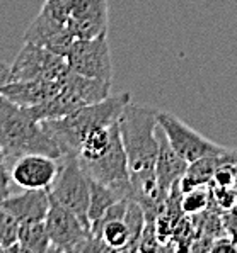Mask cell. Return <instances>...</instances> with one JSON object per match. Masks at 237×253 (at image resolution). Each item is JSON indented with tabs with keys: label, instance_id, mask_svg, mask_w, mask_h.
Here are the masks:
<instances>
[{
	"label": "cell",
	"instance_id": "1",
	"mask_svg": "<svg viewBox=\"0 0 237 253\" xmlns=\"http://www.w3.org/2000/svg\"><path fill=\"white\" fill-rule=\"evenodd\" d=\"M130 92L110 95L96 104L80 107L79 111L61 119L41 121V124L60 148L61 157H77L85 136L99 127L116 123L125 106L130 102Z\"/></svg>",
	"mask_w": 237,
	"mask_h": 253
},
{
	"label": "cell",
	"instance_id": "2",
	"mask_svg": "<svg viewBox=\"0 0 237 253\" xmlns=\"http://www.w3.org/2000/svg\"><path fill=\"white\" fill-rule=\"evenodd\" d=\"M0 146L7 165L29 153L61 158L60 148L46 133L41 121L34 119L28 109L3 95H0Z\"/></svg>",
	"mask_w": 237,
	"mask_h": 253
},
{
	"label": "cell",
	"instance_id": "3",
	"mask_svg": "<svg viewBox=\"0 0 237 253\" xmlns=\"http://www.w3.org/2000/svg\"><path fill=\"white\" fill-rule=\"evenodd\" d=\"M118 124L128 160L130 180L154 175L159 153L157 111L128 102Z\"/></svg>",
	"mask_w": 237,
	"mask_h": 253
},
{
	"label": "cell",
	"instance_id": "4",
	"mask_svg": "<svg viewBox=\"0 0 237 253\" xmlns=\"http://www.w3.org/2000/svg\"><path fill=\"white\" fill-rule=\"evenodd\" d=\"M110 90L111 82L91 79V77L79 75V73L68 70L60 79V90L53 99H50L41 106L26 109L38 121L61 119L79 111L80 107L104 100L106 97H110Z\"/></svg>",
	"mask_w": 237,
	"mask_h": 253
},
{
	"label": "cell",
	"instance_id": "5",
	"mask_svg": "<svg viewBox=\"0 0 237 253\" xmlns=\"http://www.w3.org/2000/svg\"><path fill=\"white\" fill-rule=\"evenodd\" d=\"M50 197L53 202L72 211L85 226L91 228V221H89L91 182L77 157L60 158V169L50 189Z\"/></svg>",
	"mask_w": 237,
	"mask_h": 253
},
{
	"label": "cell",
	"instance_id": "6",
	"mask_svg": "<svg viewBox=\"0 0 237 253\" xmlns=\"http://www.w3.org/2000/svg\"><path fill=\"white\" fill-rule=\"evenodd\" d=\"M70 72L99 80H113L111 49L108 33L92 40H73L65 53Z\"/></svg>",
	"mask_w": 237,
	"mask_h": 253
},
{
	"label": "cell",
	"instance_id": "7",
	"mask_svg": "<svg viewBox=\"0 0 237 253\" xmlns=\"http://www.w3.org/2000/svg\"><path fill=\"white\" fill-rule=\"evenodd\" d=\"M10 70L12 80H58L70 68L63 54L24 42L14 63L10 65Z\"/></svg>",
	"mask_w": 237,
	"mask_h": 253
},
{
	"label": "cell",
	"instance_id": "8",
	"mask_svg": "<svg viewBox=\"0 0 237 253\" xmlns=\"http://www.w3.org/2000/svg\"><path fill=\"white\" fill-rule=\"evenodd\" d=\"M53 252H82L87 240L91 238V228L72 211L52 201L50 211L45 219Z\"/></svg>",
	"mask_w": 237,
	"mask_h": 253
},
{
	"label": "cell",
	"instance_id": "9",
	"mask_svg": "<svg viewBox=\"0 0 237 253\" xmlns=\"http://www.w3.org/2000/svg\"><path fill=\"white\" fill-rule=\"evenodd\" d=\"M157 123L168 136L171 146L188 163L200 160V158L207 157L210 153H215V151L224 148L210 141L203 134H200L198 131L189 127L188 124L178 119L176 116L169 114V112L157 111Z\"/></svg>",
	"mask_w": 237,
	"mask_h": 253
},
{
	"label": "cell",
	"instance_id": "10",
	"mask_svg": "<svg viewBox=\"0 0 237 253\" xmlns=\"http://www.w3.org/2000/svg\"><path fill=\"white\" fill-rule=\"evenodd\" d=\"M10 175L15 185L22 190L26 189H52L53 180L57 178L60 160L48 155L29 153L17 158L9 165Z\"/></svg>",
	"mask_w": 237,
	"mask_h": 253
},
{
	"label": "cell",
	"instance_id": "11",
	"mask_svg": "<svg viewBox=\"0 0 237 253\" xmlns=\"http://www.w3.org/2000/svg\"><path fill=\"white\" fill-rule=\"evenodd\" d=\"M68 29L75 40L108 33V0H70Z\"/></svg>",
	"mask_w": 237,
	"mask_h": 253
},
{
	"label": "cell",
	"instance_id": "12",
	"mask_svg": "<svg viewBox=\"0 0 237 253\" xmlns=\"http://www.w3.org/2000/svg\"><path fill=\"white\" fill-rule=\"evenodd\" d=\"M73 40L75 38L70 33L68 24L57 21L43 10H40V14L34 17V21L31 22L24 34V42L43 46V48H48L55 53L63 54V56Z\"/></svg>",
	"mask_w": 237,
	"mask_h": 253
},
{
	"label": "cell",
	"instance_id": "13",
	"mask_svg": "<svg viewBox=\"0 0 237 253\" xmlns=\"http://www.w3.org/2000/svg\"><path fill=\"white\" fill-rule=\"evenodd\" d=\"M0 202L21 224L29 221H45L52 206V197L46 189H26L21 194H10Z\"/></svg>",
	"mask_w": 237,
	"mask_h": 253
},
{
	"label": "cell",
	"instance_id": "14",
	"mask_svg": "<svg viewBox=\"0 0 237 253\" xmlns=\"http://www.w3.org/2000/svg\"><path fill=\"white\" fill-rule=\"evenodd\" d=\"M157 138H159V153H157V160H155V175H157L161 189L166 194H169L171 189L176 184H179L181 178L184 177L189 163L171 146L168 136L161 129V126L157 127Z\"/></svg>",
	"mask_w": 237,
	"mask_h": 253
},
{
	"label": "cell",
	"instance_id": "15",
	"mask_svg": "<svg viewBox=\"0 0 237 253\" xmlns=\"http://www.w3.org/2000/svg\"><path fill=\"white\" fill-rule=\"evenodd\" d=\"M60 90L58 80H12L5 85L2 95L21 107H34L48 102Z\"/></svg>",
	"mask_w": 237,
	"mask_h": 253
},
{
	"label": "cell",
	"instance_id": "16",
	"mask_svg": "<svg viewBox=\"0 0 237 253\" xmlns=\"http://www.w3.org/2000/svg\"><path fill=\"white\" fill-rule=\"evenodd\" d=\"M50 248H52V241H50L45 221H29V223L19 224L15 252L45 253L50 252Z\"/></svg>",
	"mask_w": 237,
	"mask_h": 253
},
{
	"label": "cell",
	"instance_id": "17",
	"mask_svg": "<svg viewBox=\"0 0 237 253\" xmlns=\"http://www.w3.org/2000/svg\"><path fill=\"white\" fill-rule=\"evenodd\" d=\"M91 233L103 240L110 252H125L130 243V231L123 219L108 221L98 228H91Z\"/></svg>",
	"mask_w": 237,
	"mask_h": 253
},
{
	"label": "cell",
	"instance_id": "18",
	"mask_svg": "<svg viewBox=\"0 0 237 253\" xmlns=\"http://www.w3.org/2000/svg\"><path fill=\"white\" fill-rule=\"evenodd\" d=\"M91 204H89V221L91 224L94 223L96 219H99L103 216V212L110 208L111 204L115 202L121 201V199H126L119 190L116 189H111V187L104 185V184H99L96 180H91Z\"/></svg>",
	"mask_w": 237,
	"mask_h": 253
},
{
	"label": "cell",
	"instance_id": "19",
	"mask_svg": "<svg viewBox=\"0 0 237 253\" xmlns=\"http://www.w3.org/2000/svg\"><path fill=\"white\" fill-rule=\"evenodd\" d=\"M123 221H125L128 231H130V243H128L125 252H137L140 247V240H142L143 228H145V223H147L145 211H143L138 202L130 199Z\"/></svg>",
	"mask_w": 237,
	"mask_h": 253
},
{
	"label": "cell",
	"instance_id": "20",
	"mask_svg": "<svg viewBox=\"0 0 237 253\" xmlns=\"http://www.w3.org/2000/svg\"><path fill=\"white\" fill-rule=\"evenodd\" d=\"M19 235L17 219L0 202V247L3 252H15Z\"/></svg>",
	"mask_w": 237,
	"mask_h": 253
},
{
	"label": "cell",
	"instance_id": "21",
	"mask_svg": "<svg viewBox=\"0 0 237 253\" xmlns=\"http://www.w3.org/2000/svg\"><path fill=\"white\" fill-rule=\"evenodd\" d=\"M212 190L207 185H200L188 192H181V211L184 214H200L207 209Z\"/></svg>",
	"mask_w": 237,
	"mask_h": 253
},
{
	"label": "cell",
	"instance_id": "22",
	"mask_svg": "<svg viewBox=\"0 0 237 253\" xmlns=\"http://www.w3.org/2000/svg\"><path fill=\"white\" fill-rule=\"evenodd\" d=\"M43 12L52 15L53 19L68 24L70 19V0H45L41 7Z\"/></svg>",
	"mask_w": 237,
	"mask_h": 253
},
{
	"label": "cell",
	"instance_id": "23",
	"mask_svg": "<svg viewBox=\"0 0 237 253\" xmlns=\"http://www.w3.org/2000/svg\"><path fill=\"white\" fill-rule=\"evenodd\" d=\"M212 196L222 209H231L237 202V192L232 187H213Z\"/></svg>",
	"mask_w": 237,
	"mask_h": 253
},
{
	"label": "cell",
	"instance_id": "24",
	"mask_svg": "<svg viewBox=\"0 0 237 253\" xmlns=\"http://www.w3.org/2000/svg\"><path fill=\"white\" fill-rule=\"evenodd\" d=\"M12 175H10V169L5 162L0 163V201L9 197L12 194Z\"/></svg>",
	"mask_w": 237,
	"mask_h": 253
},
{
	"label": "cell",
	"instance_id": "25",
	"mask_svg": "<svg viewBox=\"0 0 237 253\" xmlns=\"http://www.w3.org/2000/svg\"><path fill=\"white\" fill-rule=\"evenodd\" d=\"M12 82V70L7 63H3L0 60V95H2V90L5 85H9Z\"/></svg>",
	"mask_w": 237,
	"mask_h": 253
},
{
	"label": "cell",
	"instance_id": "26",
	"mask_svg": "<svg viewBox=\"0 0 237 253\" xmlns=\"http://www.w3.org/2000/svg\"><path fill=\"white\" fill-rule=\"evenodd\" d=\"M5 162V157H3V151H2V146H0V163Z\"/></svg>",
	"mask_w": 237,
	"mask_h": 253
},
{
	"label": "cell",
	"instance_id": "27",
	"mask_svg": "<svg viewBox=\"0 0 237 253\" xmlns=\"http://www.w3.org/2000/svg\"><path fill=\"white\" fill-rule=\"evenodd\" d=\"M0 252H3V250H2V247H0Z\"/></svg>",
	"mask_w": 237,
	"mask_h": 253
}]
</instances>
